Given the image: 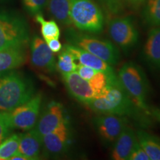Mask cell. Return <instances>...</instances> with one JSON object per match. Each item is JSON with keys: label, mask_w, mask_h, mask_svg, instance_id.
I'll return each instance as SVG.
<instances>
[{"label": "cell", "mask_w": 160, "mask_h": 160, "mask_svg": "<svg viewBox=\"0 0 160 160\" xmlns=\"http://www.w3.org/2000/svg\"><path fill=\"white\" fill-rule=\"evenodd\" d=\"M85 105L99 114L138 117L137 115L142 111L135 105L119 79L110 84L101 95L94 97Z\"/></svg>", "instance_id": "1"}, {"label": "cell", "mask_w": 160, "mask_h": 160, "mask_svg": "<svg viewBox=\"0 0 160 160\" xmlns=\"http://www.w3.org/2000/svg\"><path fill=\"white\" fill-rule=\"evenodd\" d=\"M35 88L29 78L17 71L0 73V111L10 112L33 97Z\"/></svg>", "instance_id": "2"}, {"label": "cell", "mask_w": 160, "mask_h": 160, "mask_svg": "<svg viewBox=\"0 0 160 160\" xmlns=\"http://www.w3.org/2000/svg\"><path fill=\"white\" fill-rule=\"evenodd\" d=\"M117 77L135 105L145 113L150 114L151 109L147 104L149 82L142 67L133 62L124 64L118 73Z\"/></svg>", "instance_id": "3"}, {"label": "cell", "mask_w": 160, "mask_h": 160, "mask_svg": "<svg viewBox=\"0 0 160 160\" xmlns=\"http://www.w3.org/2000/svg\"><path fill=\"white\" fill-rule=\"evenodd\" d=\"M70 19L78 30L98 34L103 31L102 11L93 0H70Z\"/></svg>", "instance_id": "4"}, {"label": "cell", "mask_w": 160, "mask_h": 160, "mask_svg": "<svg viewBox=\"0 0 160 160\" xmlns=\"http://www.w3.org/2000/svg\"><path fill=\"white\" fill-rule=\"evenodd\" d=\"M67 33L69 44L85 50L111 66L119 62L120 59L119 49L111 42L100 39L88 33L75 31L74 30H70Z\"/></svg>", "instance_id": "5"}, {"label": "cell", "mask_w": 160, "mask_h": 160, "mask_svg": "<svg viewBox=\"0 0 160 160\" xmlns=\"http://www.w3.org/2000/svg\"><path fill=\"white\" fill-rule=\"evenodd\" d=\"M29 31L25 20L19 16L0 11V51L26 46Z\"/></svg>", "instance_id": "6"}, {"label": "cell", "mask_w": 160, "mask_h": 160, "mask_svg": "<svg viewBox=\"0 0 160 160\" xmlns=\"http://www.w3.org/2000/svg\"><path fill=\"white\" fill-rule=\"evenodd\" d=\"M42 100L41 93H37L28 101L8 112L12 128L26 131L34 128L39 117Z\"/></svg>", "instance_id": "7"}, {"label": "cell", "mask_w": 160, "mask_h": 160, "mask_svg": "<svg viewBox=\"0 0 160 160\" xmlns=\"http://www.w3.org/2000/svg\"><path fill=\"white\" fill-rule=\"evenodd\" d=\"M108 33L111 39L125 53L134 49L139 42V32L130 17L112 19L108 25Z\"/></svg>", "instance_id": "8"}, {"label": "cell", "mask_w": 160, "mask_h": 160, "mask_svg": "<svg viewBox=\"0 0 160 160\" xmlns=\"http://www.w3.org/2000/svg\"><path fill=\"white\" fill-rule=\"evenodd\" d=\"M93 124L102 141L109 145L114 143L127 126L128 120L125 116L99 114L93 119Z\"/></svg>", "instance_id": "9"}, {"label": "cell", "mask_w": 160, "mask_h": 160, "mask_svg": "<svg viewBox=\"0 0 160 160\" xmlns=\"http://www.w3.org/2000/svg\"><path fill=\"white\" fill-rule=\"evenodd\" d=\"M39 117L35 129L41 136L69 124L62 105L56 101H51L48 104Z\"/></svg>", "instance_id": "10"}, {"label": "cell", "mask_w": 160, "mask_h": 160, "mask_svg": "<svg viewBox=\"0 0 160 160\" xmlns=\"http://www.w3.org/2000/svg\"><path fill=\"white\" fill-rule=\"evenodd\" d=\"M71 143L72 134L69 124L42 136V150L47 157H59L65 154L69 151Z\"/></svg>", "instance_id": "11"}, {"label": "cell", "mask_w": 160, "mask_h": 160, "mask_svg": "<svg viewBox=\"0 0 160 160\" xmlns=\"http://www.w3.org/2000/svg\"><path fill=\"white\" fill-rule=\"evenodd\" d=\"M31 60L32 65L36 68L45 73H54L57 70V62L53 53L45 40L38 36H36L31 40Z\"/></svg>", "instance_id": "12"}, {"label": "cell", "mask_w": 160, "mask_h": 160, "mask_svg": "<svg viewBox=\"0 0 160 160\" xmlns=\"http://www.w3.org/2000/svg\"><path fill=\"white\" fill-rule=\"evenodd\" d=\"M62 77L69 94L79 102L85 104L97 97L88 82L80 77L77 71L63 73Z\"/></svg>", "instance_id": "13"}, {"label": "cell", "mask_w": 160, "mask_h": 160, "mask_svg": "<svg viewBox=\"0 0 160 160\" xmlns=\"http://www.w3.org/2000/svg\"><path fill=\"white\" fill-rule=\"evenodd\" d=\"M64 48L71 52L76 60L79 62L81 65L88 66V67L97 70L98 71L102 72L111 79H117V74L115 73L112 66L104 60L97 57V56L92 54L81 48L69 43L68 45H65Z\"/></svg>", "instance_id": "14"}, {"label": "cell", "mask_w": 160, "mask_h": 160, "mask_svg": "<svg viewBox=\"0 0 160 160\" xmlns=\"http://www.w3.org/2000/svg\"><path fill=\"white\" fill-rule=\"evenodd\" d=\"M145 62L156 71H160V26L150 30L142 49Z\"/></svg>", "instance_id": "15"}, {"label": "cell", "mask_w": 160, "mask_h": 160, "mask_svg": "<svg viewBox=\"0 0 160 160\" xmlns=\"http://www.w3.org/2000/svg\"><path fill=\"white\" fill-rule=\"evenodd\" d=\"M137 142L136 132L127 125L113 144L111 158L114 160H128Z\"/></svg>", "instance_id": "16"}, {"label": "cell", "mask_w": 160, "mask_h": 160, "mask_svg": "<svg viewBox=\"0 0 160 160\" xmlns=\"http://www.w3.org/2000/svg\"><path fill=\"white\" fill-rule=\"evenodd\" d=\"M42 136L35 128L20 134L19 151L28 160L39 159L41 157Z\"/></svg>", "instance_id": "17"}, {"label": "cell", "mask_w": 160, "mask_h": 160, "mask_svg": "<svg viewBox=\"0 0 160 160\" xmlns=\"http://www.w3.org/2000/svg\"><path fill=\"white\" fill-rule=\"evenodd\" d=\"M27 61L25 46L0 51V73L21 67Z\"/></svg>", "instance_id": "18"}, {"label": "cell", "mask_w": 160, "mask_h": 160, "mask_svg": "<svg viewBox=\"0 0 160 160\" xmlns=\"http://www.w3.org/2000/svg\"><path fill=\"white\" fill-rule=\"evenodd\" d=\"M137 141L148 156L150 160H160V139L142 130L136 132Z\"/></svg>", "instance_id": "19"}, {"label": "cell", "mask_w": 160, "mask_h": 160, "mask_svg": "<svg viewBox=\"0 0 160 160\" xmlns=\"http://www.w3.org/2000/svg\"><path fill=\"white\" fill-rule=\"evenodd\" d=\"M48 7L52 17L63 25H70V0H47Z\"/></svg>", "instance_id": "20"}, {"label": "cell", "mask_w": 160, "mask_h": 160, "mask_svg": "<svg viewBox=\"0 0 160 160\" xmlns=\"http://www.w3.org/2000/svg\"><path fill=\"white\" fill-rule=\"evenodd\" d=\"M142 16L148 25L160 26V0H146Z\"/></svg>", "instance_id": "21"}, {"label": "cell", "mask_w": 160, "mask_h": 160, "mask_svg": "<svg viewBox=\"0 0 160 160\" xmlns=\"http://www.w3.org/2000/svg\"><path fill=\"white\" fill-rule=\"evenodd\" d=\"M20 134L8 137L0 144V160H10L19 151Z\"/></svg>", "instance_id": "22"}, {"label": "cell", "mask_w": 160, "mask_h": 160, "mask_svg": "<svg viewBox=\"0 0 160 160\" xmlns=\"http://www.w3.org/2000/svg\"><path fill=\"white\" fill-rule=\"evenodd\" d=\"M76 61L77 60L73 57V55L64 48V49L61 51V53L58 56L57 69L59 70L61 74L76 71L78 65L76 63Z\"/></svg>", "instance_id": "23"}, {"label": "cell", "mask_w": 160, "mask_h": 160, "mask_svg": "<svg viewBox=\"0 0 160 160\" xmlns=\"http://www.w3.org/2000/svg\"><path fill=\"white\" fill-rule=\"evenodd\" d=\"M35 17L37 21L41 25V33L44 40L59 39L60 37V30L54 20L47 21L44 19L42 14H37Z\"/></svg>", "instance_id": "24"}, {"label": "cell", "mask_w": 160, "mask_h": 160, "mask_svg": "<svg viewBox=\"0 0 160 160\" xmlns=\"http://www.w3.org/2000/svg\"><path fill=\"white\" fill-rule=\"evenodd\" d=\"M117 79H117H111L102 72L98 71L94 75V77L88 82L93 91H95V93H97V96L101 95L105 91L110 84L117 81Z\"/></svg>", "instance_id": "25"}, {"label": "cell", "mask_w": 160, "mask_h": 160, "mask_svg": "<svg viewBox=\"0 0 160 160\" xmlns=\"http://www.w3.org/2000/svg\"><path fill=\"white\" fill-rule=\"evenodd\" d=\"M24 6L29 13L36 16L41 14L47 5V0H22Z\"/></svg>", "instance_id": "26"}, {"label": "cell", "mask_w": 160, "mask_h": 160, "mask_svg": "<svg viewBox=\"0 0 160 160\" xmlns=\"http://www.w3.org/2000/svg\"><path fill=\"white\" fill-rule=\"evenodd\" d=\"M12 130L8 112L0 111V144L8 137Z\"/></svg>", "instance_id": "27"}, {"label": "cell", "mask_w": 160, "mask_h": 160, "mask_svg": "<svg viewBox=\"0 0 160 160\" xmlns=\"http://www.w3.org/2000/svg\"><path fill=\"white\" fill-rule=\"evenodd\" d=\"M79 75L84 79L89 81L90 79H92L96 73H97L98 71L95 69L91 68L88 67V66L81 65V64H78L77 71Z\"/></svg>", "instance_id": "28"}, {"label": "cell", "mask_w": 160, "mask_h": 160, "mask_svg": "<svg viewBox=\"0 0 160 160\" xmlns=\"http://www.w3.org/2000/svg\"><path fill=\"white\" fill-rule=\"evenodd\" d=\"M128 160H150V159L146 152L137 142L129 156Z\"/></svg>", "instance_id": "29"}, {"label": "cell", "mask_w": 160, "mask_h": 160, "mask_svg": "<svg viewBox=\"0 0 160 160\" xmlns=\"http://www.w3.org/2000/svg\"><path fill=\"white\" fill-rule=\"evenodd\" d=\"M45 41L53 53H59L62 49V45L59 41V39H51Z\"/></svg>", "instance_id": "30"}, {"label": "cell", "mask_w": 160, "mask_h": 160, "mask_svg": "<svg viewBox=\"0 0 160 160\" xmlns=\"http://www.w3.org/2000/svg\"><path fill=\"white\" fill-rule=\"evenodd\" d=\"M10 160H28V158L26 157L25 156L22 154L21 153H19V152L18 151L17 153H15V154L13 156V157H11Z\"/></svg>", "instance_id": "31"}, {"label": "cell", "mask_w": 160, "mask_h": 160, "mask_svg": "<svg viewBox=\"0 0 160 160\" xmlns=\"http://www.w3.org/2000/svg\"><path fill=\"white\" fill-rule=\"evenodd\" d=\"M151 114L155 117L158 121L160 122V109L157 108H153L151 109Z\"/></svg>", "instance_id": "32"}, {"label": "cell", "mask_w": 160, "mask_h": 160, "mask_svg": "<svg viewBox=\"0 0 160 160\" xmlns=\"http://www.w3.org/2000/svg\"><path fill=\"white\" fill-rule=\"evenodd\" d=\"M128 3H129L130 5H133V6H138L141 5L142 3L144 2L145 0H125Z\"/></svg>", "instance_id": "33"}, {"label": "cell", "mask_w": 160, "mask_h": 160, "mask_svg": "<svg viewBox=\"0 0 160 160\" xmlns=\"http://www.w3.org/2000/svg\"><path fill=\"white\" fill-rule=\"evenodd\" d=\"M102 1H104V2H106L108 3H112V2H115L116 0H102Z\"/></svg>", "instance_id": "34"}]
</instances>
